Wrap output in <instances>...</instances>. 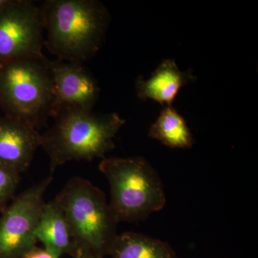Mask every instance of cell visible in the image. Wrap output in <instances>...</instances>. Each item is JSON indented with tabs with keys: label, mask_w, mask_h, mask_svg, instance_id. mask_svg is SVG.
<instances>
[{
	"label": "cell",
	"mask_w": 258,
	"mask_h": 258,
	"mask_svg": "<svg viewBox=\"0 0 258 258\" xmlns=\"http://www.w3.org/2000/svg\"><path fill=\"white\" fill-rule=\"evenodd\" d=\"M41 8L45 45L58 60L79 62L101 48L110 23L108 10L96 0H48Z\"/></svg>",
	"instance_id": "cell-1"
},
{
	"label": "cell",
	"mask_w": 258,
	"mask_h": 258,
	"mask_svg": "<svg viewBox=\"0 0 258 258\" xmlns=\"http://www.w3.org/2000/svg\"><path fill=\"white\" fill-rule=\"evenodd\" d=\"M53 117L52 126L40 134V147L50 159L51 175L69 161L104 157L114 149L113 139L125 123L116 113L94 114L71 107L60 108Z\"/></svg>",
	"instance_id": "cell-2"
},
{
	"label": "cell",
	"mask_w": 258,
	"mask_h": 258,
	"mask_svg": "<svg viewBox=\"0 0 258 258\" xmlns=\"http://www.w3.org/2000/svg\"><path fill=\"white\" fill-rule=\"evenodd\" d=\"M98 168L109 183V205L118 222L145 220L165 206L160 177L143 157L106 158Z\"/></svg>",
	"instance_id": "cell-3"
},
{
	"label": "cell",
	"mask_w": 258,
	"mask_h": 258,
	"mask_svg": "<svg viewBox=\"0 0 258 258\" xmlns=\"http://www.w3.org/2000/svg\"><path fill=\"white\" fill-rule=\"evenodd\" d=\"M0 107L5 115L35 128L53 116L52 78L44 56L0 66Z\"/></svg>",
	"instance_id": "cell-4"
},
{
	"label": "cell",
	"mask_w": 258,
	"mask_h": 258,
	"mask_svg": "<svg viewBox=\"0 0 258 258\" xmlns=\"http://www.w3.org/2000/svg\"><path fill=\"white\" fill-rule=\"evenodd\" d=\"M55 200L63 212L74 243L95 253H108L118 221L99 188L81 177H74Z\"/></svg>",
	"instance_id": "cell-5"
},
{
	"label": "cell",
	"mask_w": 258,
	"mask_h": 258,
	"mask_svg": "<svg viewBox=\"0 0 258 258\" xmlns=\"http://www.w3.org/2000/svg\"><path fill=\"white\" fill-rule=\"evenodd\" d=\"M43 32L41 8L29 0H10L0 10V66L43 57Z\"/></svg>",
	"instance_id": "cell-6"
},
{
	"label": "cell",
	"mask_w": 258,
	"mask_h": 258,
	"mask_svg": "<svg viewBox=\"0 0 258 258\" xmlns=\"http://www.w3.org/2000/svg\"><path fill=\"white\" fill-rule=\"evenodd\" d=\"M52 175L24 191L0 220V258H23L35 247V230Z\"/></svg>",
	"instance_id": "cell-7"
},
{
	"label": "cell",
	"mask_w": 258,
	"mask_h": 258,
	"mask_svg": "<svg viewBox=\"0 0 258 258\" xmlns=\"http://www.w3.org/2000/svg\"><path fill=\"white\" fill-rule=\"evenodd\" d=\"M49 69L55 98L54 115L64 107L92 111L99 98L100 88L81 63L49 61Z\"/></svg>",
	"instance_id": "cell-8"
},
{
	"label": "cell",
	"mask_w": 258,
	"mask_h": 258,
	"mask_svg": "<svg viewBox=\"0 0 258 258\" xmlns=\"http://www.w3.org/2000/svg\"><path fill=\"white\" fill-rule=\"evenodd\" d=\"M40 134L36 128L11 117H0V164L20 174L28 169Z\"/></svg>",
	"instance_id": "cell-9"
},
{
	"label": "cell",
	"mask_w": 258,
	"mask_h": 258,
	"mask_svg": "<svg viewBox=\"0 0 258 258\" xmlns=\"http://www.w3.org/2000/svg\"><path fill=\"white\" fill-rule=\"evenodd\" d=\"M196 79L191 71H180L174 60L167 59L159 64L149 79L137 78L136 91L142 101L152 99L163 107L171 106L179 90Z\"/></svg>",
	"instance_id": "cell-10"
},
{
	"label": "cell",
	"mask_w": 258,
	"mask_h": 258,
	"mask_svg": "<svg viewBox=\"0 0 258 258\" xmlns=\"http://www.w3.org/2000/svg\"><path fill=\"white\" fill-rule=\"evenodd\" d=\"M35 237L52 257L71 253L74 244L60 207L55 199L45 204L35 230Z\"/></svg>",
	"instance_id": "cell-11"
},
{
	"label": "cell",
	"mask_w": 258,
	"mask_h": 258,
	"mask_svg": "<svg viewBox=\"0 0 258 258\" xmlns=\"http://www.w3.org/2000/svg\"><path fill=\"white\" fill-rule=\"evenodd\" d=\"M108 253L112 258H178L169 244L132 232L115 236Z\"/></svg>",
	"instance_id": "cell-12"
},
{
	"label": "cell",
	"mask_w": 258,
	"mask_h": 258,
	"mask_svg": "<svg viewBox=\"0 0 258 258\" xmlns=\"http://www.w3.org/2000/svg\"><path fill=\"white\" fill-rule=\"evenodd\" d=\"M149 136L173 149H189L194 144L192 134L184 118L171 106L164 107L151 125Z\"/></svg>",
	"instance_id": "cell-13"
},
{
	"label": "cell",
	"mask_w": 258,
	"mask_h": 258,
	"mask_svg": "<svg viewBox=\"0 0 258 258\" xmlns=\"http://www.w3.org/2000/svg\"><path fill=\"white\" fill-rule=\"evenodd\" d=\"M19 182V174L0 164V205L14 194Z\"/></svg>",
	"instance_id": "cell-14"
},
{
	"label": "cell",
	"mask_w": 258,
	"mask_h": 258,
	"mask_svg": "<svg viewBox=\"0 0 258 258\" xmlns=\"http://www.w3.org/2000/svg\"><path fill=\"white\" fill-rule=\"evenodd\" d=\"M74 244V249H73L71 254L74 256L75 258H103L102 255L95 253L91 249L81 244Z\"/></svg>",
	"instance_id": "cell-15"
},
{
	"label": "cell",
	"mask_w": 258,
	"mask_h": 258,
	"mask_svg": "<svg viewBox=\"0 0 258 258\" xmlns=\"http://www.w3.org/2000/svg\"><path fill=\"white\" fill-rule=\"evenodd\" d=\"M23 258H54L47 253L46 251L43 249L38 248L35 246L30 252L25 254Z\"/></svg>",
	"instance_id": "cell-16"
},
{
	"label": "cell",
	"mask_w": 258,
	"mask_h": 258,
	"mask_svg": "<svg viewBox=\"0 0 258 258\" xmlns=\"http://www.w3.org/2000/svg\"><path fill=\"white\" fill-rule=\"evenodd\" d=\"M10 0H0V10L9 3Z\"/></svg>",
	"instance_id": "cell-17"
}]
</instances>
